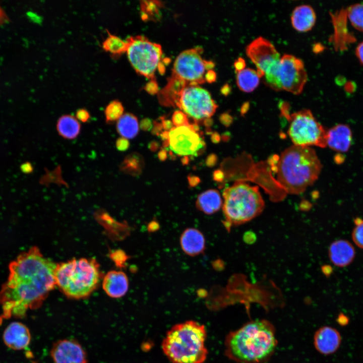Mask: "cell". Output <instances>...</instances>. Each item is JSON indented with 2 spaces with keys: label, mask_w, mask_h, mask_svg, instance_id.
Masks as SVG:
<instances>
[{
  "label": "cell",
  "mask_w": 363,
  "mask_h": 363,
  "mask_svg": "<svg viewBox=\"0 0 363 363\" xmlns=\"http://www.w3.org/2000/svg\"><path fill=\"white\" fill-rule=\"evenodd\" d=\"M56 265L36 247L10 263L8 279L0 290V321L12 316L23 318L28 310L41 306L56 286Z\"/></svg>",
  "instance_id": "1"
},
{
  "label": "cell",
  "mask_w": 363,
  "mask_h": 363,
  "mask_svg": "<svg viewBox=\"0 0 363 363\" xmlns=\"http://www.w3.org/2000/svg\"><path fill=\"white\" fill-rule=\"evenodd\" d=\"M277 345L273 324L267 320H255L226 335L225 354L238 363H265Z\"/></svg>",
  "instance_id": "2"
},
{
  "label": "cell",
  "mask_w": 363,
  "mask_h": 363,
  "mask_svg": "<svg viewBox=\"0 0 363 363\" xmlns=\"http://www.w3.org/2000/svg\"><path fill=\"white\" fill-rule=\"evenodd\" d=\"M322 168L313 149L293 145L284 150L278 158L277 179L288 193L299 194L317 180Z\"/></svg>",
  "instance_id": "3"
},
{
  "label": "cell",
  "mask_w": 363,
  "mask_h": 363,
  "mask_svg": "<svg viewBox=\"0 0 363 363\" xmlns=\"http://www.w3.org/2000/svg\"><path fill=\"white\" fill-rule=\"evenodd\" d=\"M204 325L189 320L174 325L161 343L163 352L172 363H203L208 350Z\"/></svg>",
  "instance_id": "4"
},
{
  "label": "cell",
  "mask_w": 363,
  "mask_h": 363,
  "mask_svg": "<svg viewBox=\"0 0 363 363\" xmlns=\"http://www.w3.org/2000/svg\"><path fill=\"white\" fill-rule=\"evenodd\" d=\"M100 278L99 265L94 259H73L56 265V286L70 298L88 297L97 288Z\"/></svg>",
  "instance_id": "5"
},
{
  "label": "cell",
  "mask_w": 363,
  "mask_h": 363,
  "mask_svg": "<svg viewBox=\"0 0 363 363\" xmlns=\"http://www.w3.org/2000/svg\"><path fill=\"white\" fill-rule=\"evenodd\" d=\"M223 212L226 228L247 222L263 211L265 203L257 186L236 182L223 192Z\"/></svg>",
  "instance_id": "6"
},
{
  "label": "cell",
  "mask_w": 363,
  "mask_h": 363,
  "mask_svg": "<svg viewBox=\"0 0 363 363\" xmlns=\"http://www.w3.org/2000/svg\"><path fill=\"white\" fill-rule=\"evenodd\" d=\"M246 54L255 65L264 83L274 91L282 90L278 75L281 56L274 45L266 38L259 37L247 46Z\"/></svg>",
  "instance_id": "7"
},
{
  "label": "cell",
  "mask_w": 363,
  "mask_h": 363,
  "mask_svg": "<svg viewBox=\"0 0 363 363\" xmlns=\"http://www.w3.org/2000/svg\"><path fill=\"white\" fill-rule=\"evenodd\" d=\"M289 120L287 133L294 145L327 146V130L310 110L303 109L294 112L289 116Z\"/></svg>",
  "instance_id": "8"
},
{
  "label": "cell",
  "mask_w": 363,
  "mask_h": 363,
  "mask_svg": "<svg viewBox=\"0 0 363 363\" xmlns=\"http://www.w3.org/2000/svg\"><path fill=\"white\" fill-rule=\"evenodd\" d=\"M126 41L128 57L134 69L138 73L153 79L155 72L160 65L161 46L143 36L130 37Z\"/></svg>",
  "instance_id": "9"
},
{
  "label": "cell",
  "mask_w": 363,
  "mask_h": 363,
  "mask_svg": "<svg viewBox=\"0 0 363 363\" xmlns=\"http://www.w3.org/2000/svg\"><path fill=\"white\" fill-rule=\"evenodd\" d=\"M173 104L196 123L210 118L217 108L209 92L194 84H187L176 95Z\"/></svg>",
  "instance_id": "10"
},
{
  "label": "cell",
  "mask_w": 363,
  "mask_h": 363,
  "mask_svg": "<svg viewBox=\"0 0 363 363\" xmlns=\"http://www.w3.org/2000/svg\"><path fill=\"white\" fill-rule=\"evenodd\" d=\"M201 48L187 49L178 54L173 68L172 76L188 84H201L206 82L207 72L214 66L212 62L204 60Z\"/></svg>",
  "instance_id": "11"
},
{
  "label": "cell",
  "mask_w": 363,
  "mask_h": 363,
  "mask_svg": "<svg viewBox=\"0 0 363 363\" xmlns=\"http://www.w3.org/2000/svg\"><path fill=\"white\" fill-rule=\"evenodd\" d=\"M166 147L174 154L180 156H197L205 148V143L192 125L174 127L168 131L165 141Z\"/></svg>",
  "instance_id": "12"
},
{
  "label": "cell",
  "mask_w": 363,
  "mask_h": 363,
  "mask_svg": "<svg viewBox=\"0 0 363 363\" xmlns=\"http://www.w3.org/2000/svg\"><path fill=\"white\" fill-rule=\"evenodd\" d=\"M278 75L282 90L295 95L302 92L308 76L301 59L284 54L281 57Z\"/></svg>",
  "instance_id": "13"
},
{
  "label": "cell",
  "mask_w": 363,
  "mask_h": 363,
  "mask_svg": "<svg viewBox=\"0 0 363 363\" xmlns=\"http://www.w3.org/2000/svg\"><path fill=\"white\" fill-rule=\"evenodd\" d=\"M50 353L53 363H88L86 351L75 339L56 341L53 343Z\"/></svg>",
  "instance_id": "14"
},
{
  "label": "cell",
  "mask_w": 363,
  "mask_h": 363,
  "mask_svg": "<svg viewBox=\"0 0 363 363\" xmlns=\"http://www.w3.org/2000/svg\"><path fill=\"white\" fill-rule=\"evenodd\" d=\"M341 337L336 329L324 326L319 328L315 333L314 343L316 349L324 355L334 353L339 347Z\"/></svg>",
  "instance_id": "15"
},
{
  "label": "cell",
  "mask_w": 363,
  "mask_h": 363,
  "mask_svg": "<svg viewBox=\"0 0 363 363\" xmlns=\"http://www.w3.org/2000/svg\"><path fill=\"white\" fill-rule=\"evenodd\" d=\"M3 339L5 344L14 350H22L27 347L31 340L29 329L24 324L14 322L5 329Z\"/></svg>",
  "instance_id": "16"
},
{
  "label": "cell",
  "mask_w": 363,
  "mask_h": 363,
  "mask_svg": "<svg viewBox=\"0 0 363 363\" xmlns=\"http://www.w3.org/2000/svg\"><path fill=\"white\" fill-rule=\"evenodd\" d=\"M352 140V133L347 125L338 124L327 131V146L335 151H348Z\"/></svg>",
  "instance_id": "17"
},
{
  "label": "cell",
  "mask_w": 363,
  "mask_h": 363,
  "mask_svg": "<svg viewBox=\"0 0 363 363\" xmlns=\"http://www.w3.org/2000/svg\"><path fill=\"white\" fill-rule=\"evenodd\" d=\"M102 287L109 297L113 298L122 297L128 290V278L126 274L121 271H110L103 278Z\"/></svg>",
  "instance_id": "18"
},
{
  "label": "cell",
  "mask_w": 363,
  "mask_h": 363,
  "mask_svg": "<svg viewBox=\"0 0 363 363\" xmlns=\"http://www.w3.org/2000/svg\"><path fill=\"white\" fill-rule=\"evenodd\" d=\"M355 255L352 245L345 239H338L333 242L329 248V256L335 266L344 267L349 265Z\"/></svg>",
  "instance_id": "19"
},
{
  "label": "cell",
  "mask_w": 363,
  "mask_h": 363,
  "mask_svg": "<svg viewBox=\"0 0 363 363\" xmlns=\"http://www.w3.org/2000/svg\"><path fill=\"white\" fill-rule=\"evenodd\" d=\"M205 239L203 234L198 229L188 228L180 237V244L185 254L196 256L203 253L205 249Z\"/></svg>",
  "instance_id": "20"
},
{
  "label": "cell",
  "mask_w": 363,
  "mask_h": 363,
  "mask_svg": "<svg viewBox=\"0 0 363 363\" xmlns=\"http://www.w3.org/2000/svg\"><path fill=\"white\" fill-rule=\"evenodd\" d=\"M316 16L313 8L310 5H302L294 8L291 15L293 27L299 32H307L315 25Z\"/></svg>",
  "instance_id": "21"
},
{
  "label": "cell",
  "mask_w": 363,
  "mask_h": 363,
  "mask_svg": "<svg viewBox=\"0 0 363 363\" xmlns=\"http://www.w3.org/2000/svg\"><path fill=\"white\" fill-rule=\"evenodd\" d=\"M220 193L216 190H209L200 194L197 199V208L206 214H212L222 206Z\"/></svg>",
  "instance_id": "22"
},
{
  "label": "cell",
  "mask_w": 363,
  "mask_h": 363,
  "mask_svg": "<svg viewBox=\"0 0 363 363\" xmlns=\"http://www.w3.org/2000/svg\"><path fill=\"white\" fill-rule=\"evenodd\" d=\"M56 130L60 137L66 140H72L78 137L80 134L81 126L75 116L64 114L57 119Z\"/></svg>",
  "instance_id": "23"
},
{
  "label": "cell",
  "mask_w": 363,
  "mask_h": 363,
  "mask_svg": "<svg viewBox=\"0 0 363 363\" xmlns=\"http://www.w3.org/2000/svg\"><path fill=\"white\" fill-rule=\"evenodd\" d=\"M115 124L116 132L120 137L131 139L139 133L140 126L138 119L132 113H124Z\"/></svg>",
  "instance_id": "24"
},
{
  "label": "cell",
  "mask_w": 363,
  "mask_h": 363,
  "mask_svg": "<svg viewBox=\"0 0 363 363\" xmlns=\"http://www.w3.org/2000/svg\"><path fill=\"white\" fill-rule=\"evenodd\" d=\"M260 78L256 70L245 68L237 72L236 84L241 91L250 93L258 86Z\"/></svg>",
  "instance_id": "25"
},
{
  "label": "cell",
  "mask_w": 363,
  "mask_h": 363,
  "mask_svg": "<svg viewBox=\"0 0 363 363\" xmlns=\"http://www.w3.org/2000/svg\"><path fill=\"white\" fill-rule=\"evenodd\" d=\"M102 47L105 51L117 56L126 51L127 42L119 37L108 32V36L103 42Z\"/></svg>",
  "instance_id": "26"
},
{
  "label": "cell",
  "mask_w": 363,
  "mask_h": 363,
  "mask_svg": "<svg viewBox=\"0 0 363 363\" xmlns=\"http://www.w3.org/2000/svg\"><path fill=\"white\" fill-rule=\"evenodd\" d=\"M142 167L141 158L138 154L132 153L125 157L120 163L119 170L126 174H138Z\"/></svg>",
  "instance_id": "27"
},
{
  "label": "cell",
  "mask_w": 363,
  "mask_h": 363,
  "mask_svg": "<svg viewBox=\"0 0 363 363\" xmlns=\"http://www.w3.org/2000/svg\"><path fill=\"white\" fill-rule=\"evenodd\" d=\"M124 114L122 103L118 100L111 101L104 110L105 122L108 124L116 123Z\"/></svg>",
  "instance_id": "28"
},
{
  "label": "cell",
  "mask_w": 363,
  "mask_h": 363,
  "mask_svg": "<svg viewBox=\"0 0 363 363\" xmlns=\"http://www.w3.org/2000/svg\"><path fill=\"white\" fill-rule=\"evenodd\" d=\"M347 15L352 25L356 29L363 31V4L350 6L347 9Z\"/></svg>",
  "instance_id": "29"
},
{
  "label": "cell",
  "mask_w": 363,
  "mask_h": 363,
  "mask_svg": "<svg viewBox=\"0 0 363 363\" xmlns=\"http://www.w3.org/2000/svg\"><path fill=\"white\" fill-rule=\"evenodd\" d=\"M354 223L355 226L352 231V239L358 247L363 249V220L356 218Z\"/></svg>",
  "instance_id": "30"
},
{
  "label": "cell",
  "mask_w": 363,
  "mask_h": 363,
  "mask_svg": "<svg viewBox=\"0 0 363 363\" xmlns=\"http://www.w3.org/2000/svg\"><path fill=\"white\" fill-rule=\"evenodd\" d=\"M171 121L175 127H179L190 124L188 116L180 110H176L173 112Z\"/></svg>",
  "instance_id": "31"
},
{
  "label": "cell",
  "mask_w": 363,
  "mask_h": 363,
  "mask_svg": "<svg viewBox=\"0 0 363 363\" xmlns=\"http://www.w3.org/2000/svg\"><path fill=\"white\" fill-rule=\"evenodd\" d=\"M115 146L117 150L122 152L125 151L130 147V142L129 139L119 137L116 140Z\"/></svg>",
  "instance_id": "32"
},
{
  "label": "cell",
  "mask_w": 363,
  "mask_h": 363,
  "mask_svg": "<svg viewBox=\"0 0 363 363\" xmlns=\"http://www.w3.org/2000/svg\"><path fill=\"white\" fill-rule=\"evenodd\" d=\"M75 117L80 123H85L89 120L90 114L86 109L80 108L77 110Z\"/></svg>",
  "instance_id": "33"
},
{
  "label": "cell",
  "mask_w": 363,
  "mask_h": 363,
  "mask_svg": "<svg viewBox=\"0 0 363 363\" xmlns=\"http://www.w3.org/2000/svg\"><path fill=\"white\" fill-rule=\"evenodd\" d=\"M140 128L144 131L150 130L152 127V124L151 121L148 118L143 119L139 125Z\"/></svg>",
  "instance_id": "34"
},
{
  "label": "cell",
  "mask_w": 363,
  "mask_h": 363,
  "mask_svg": "<svg viewBox=\"0 0 363 363\" xmlns=\"http://www.w3.org/2000/svg\"><path fill=\"white\" fill-rule=\"evenodd\" d=\"M355 54L360 64L363 65V41L357 45Z\"/></svg>",
  "instance_id": "35"
},
{
  "label": "cell",
  "mask_w": 363,
  "mask_h": 363,
  "mask_svg": "<svg viewBox=\"0 0 363 363\" xmlns=\"http://www.w3.org/2000/svg\"><path fill=\"white\" fill-rule=\"evenodd\" d=\"M234 66L236 72L246 68V63L245 60L239 57L234 63Z\"/></svg>",
  "instance_id": "36"
},
{
  "label": "cell",
  "mask_w": 363,
  "mask_h": 363,
  "mask_svg": "<svg viewBox=\"0 0 363 363\" xmlns=\"http://www.w3.org/2000/svg\"><path fill=\"white\" fill-rule=\"evenodd\" d=\"M217 161V156L214 154H211L207 157L206 160V164L207 166L212 167L216 164Z\"/></svg>",
  "instance_id": "37"
},
{
  "label": "cell",
  "mask_w": 363,
  "mask_h": 363,
  "mask_svg": "<svg viewBox=\"0 0 363 363\" xmlns=\"http://www.w3.org/2000/svg\"><path fill=\"white\" fill-rule=\"evenodd\" d=\"M216 76L215 73L212 70L208 71L206 74L205 79V81L208 82H212L216 79Z\"/></svg>",
  "instance_id": "38"
},
{
  "label": "cell",
  "mask_w": 363,
  "mask_h": 363,
  "mask_svg": "<svg viewBox=\"0 0 363 363\" xmlns=\"http://www.w3.org/2000/svg\"><path fill=\"white\" fill-rule=\"evenodd\" d=\"M162 128L166 131H169L174 126L172 121L168 119H163L161 122Z\"/></svg>",
  "instance_id": "39"
},
{
  "label": "cell",
  "mask_w": 363,
  "mask_h": 363,
  "mask_svg": "<svg viewBox=\"0 0 363 363\" xmlns=\"http://www.w3.org/2000/svg\"><path fill=\"white\" fill-rule=\"evenodd\" d=\"M146 89L149 93L155 92L157 90V83L155 81H151L146 85Z\"/></svg>",
  "instance_id": "40"
},
{
  "label": "cell",
  "mask_w": 363,
  "mask_h": 363,
  "mask_svg": "<svg viewBox=\"0 0 363 363\" xmlns=\"http://www.w3.org/2000/svg\"><path fill=\"white\" fill-rule=\"evenodd\" d=\"M213 177L216 182H221L224 178V174L221 170H216L213 172Z\"/></svg>",
  "instance_id": "41"
},
{
  "label": "cell",
  "mask_w": 363,
  "mask_h": 363,
  "mask_svg": "<svg viewBox=\"0 0 363 363\" xmlns=\"http://www.w3.org/2000/svg\"><path fill=\"white\" fill-rule=\"evenodd\" d=\"M188 181L189 185L192 186H196L200 182L199 178L196 176H190L188 177Z\"/></svg>",
  "instance_id": "42"
},
{
  "label": "cell",
  "mask_w": 363,
  "mask_h": 363,
  "mask_svg": "<svg viewBox=\"0 0 363 363\" xmlns=\"http://www.w3.org/2000/svg\"><path fill=\"white\" fill-rule=\"evenodd\" d=\"M220 121L221 123L225 126H227L230 124L231 120L230 119V116L227 114H222L220 116Z\"/></svg>",
  "instance_id": "43"
},
{
  "label": "cell",
  "mask_w": 363,
  "mask_h": 363,
  "mask_svg": "<svg viewBox=\"0 0 363 363\" xmlns=\"http://www.w3.org/2000/svg\"><path fill=\"white\" fill-rule=\"evenodd\" d=\"M159 159L161 161L165 160L167 158V152L165 149L160 150L158 154Z\"/></svg>",
  "instance_id": "44"
},
{
  "label": "cell",
  "mask_w": 363,
  "mask_h": 363,
  "mask_svg": "<svg viewBox=\"0 0 363 363\" xmlns=\"http://www.w3.org/2000/svg\"><path fill=\"white\" fill-rule=\"evenodd\" d=\"M338 323L342 325L346 324L348 322L347 317L343 314L340 315L338 318Z\"/></svg>",
  "instance_id": "45"
},
{
  "label": "cell",
  "mask_w": 363,
  "mask_h": 363,
  "mask_svg": "<svg viewBox=\"0 0 363 363\" xmlns=\"http://www.w3.org/2000/svg\"><path fill=\"white\" fill-rule=\"evenodd\" d=\"M220 137L217 133H213L211 135V140L214 143H218L220 141Z\"/></svg>",
  "instance_id": "46"
},
{
  "label": "cell",
  "mask_w": 363,
  "mask_h": 363,
  "mask_svg": "<svg viewBox=\"0 0 363 363\" xmlns=\"http://www.w3.org/2000/svg\"><path fill=\"white\" fill-rule=\"evenodd\" d=\"M204 120V124L207 127H210L213 123L212 120L210 118H206Z\"/></svg>",
  "instance_id": "47"
},
{
  "label": "cell",
  "mask_w": 363,
  "mask_h": 363,
  "mask_svg": "<svg viewBox=\"0 0 363 363\" xmlns=\"http://www.w3.org/2000/svg\"><path fill=\"white\" fill-rule=\"evenodd\" d=\"M6 16L4 15L3 12L0 9V23L3 22L5 20Z\"/></svg>",
  "instance_id": "48"
}]
</instances>
